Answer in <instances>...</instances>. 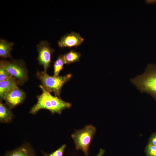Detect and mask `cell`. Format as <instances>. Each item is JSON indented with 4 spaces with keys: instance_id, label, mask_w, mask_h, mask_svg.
Masks as SVG:
<instances>
[{
    "instance_id": "obj_6",
    "label": "cell",
    "mask_w": 156,
    "mask_h": 156,
    "mask_svg": "<svg viewBox=\"0 0 156 156\" xmlns=\"http://www.w3.org/2000/svg\"><path fill=\"white\" fill-rule=\"evenodd\" d=\"M38 53L37 59L39 64L42 65L44 71L47 70L50 66L51 55L54 51L51 48L47 41H42L37 46Z\"/></svg>"
},
{
    "instance_id": "obj_19",
    "label": "cell",
    "mask_w": 156,
    "mask_h": 156,
    "mask_svg": "<svg viewBox=\"0 0 156 156\" xmlns=\"http://www.w3.org/2000/svg\"><path fill=\"white\" fill-rule=\"evenodd\" d=\"M105 152V150L102 148H101L100 149L99 153L96 156H103Z\"/></svg>"
},
{
    "instance_id": "obj_11",
    "label": "cell",
    "mask_w": 156,
    "mask_h": 156,
    "mask_svg": "<svg viewBox=\"0 0 156 156\" xmlns=\"http://www.w3.org/2000/svg\"><path fill=\"white\" fill-rule=\"evenodd\" d=\"M14 44L3 39L0 40V56L3 58H11L10 53Z\"/></svg>"
},
{
    "instance_id": "obj_17",
    "label": "cell",
    "mask_w": 156,
    "mask_h": 156,
    "mask_svg": "<svg viewBox=\"0 0 156 156\" xmlns=\"http://www.w3.org/2000/svg\"><path fill=\"white\" fill-rule=\"evenodd\" d=\"M12 77L9 73L3 67L0 66V81L5 80Z\"/></svg>"
},
{
    "instance_id": "obj_13",
    "label": "cell",
    "mask_w": 156,
    "mask_h": 156,
    "mask_svg": "<svg viewBox=\"0 0 156 156\" xmlns=\"http://www.w3.org/2000/svg\"><path fill=\"white\" fill-rule=\"evenodd\" d=\"M80 57V53L73 50H70V52L63 55L64 59L66 64H69L79 61Z\"/></svg>"
},
{
    "instance_id": "obj_14",
    "label": "cell",
    "mask_w": 156,
    "mask_h": 156,
    "mask_svg": "<svg viewBox=\"0 0 156 156\" xmlns=\"http://www.w3.org/2000/svg\"><path fill=\"white\" fill-rule=\"evenodd\" d=\"M65 64L63 55H60L57 57L53 65L54 76H59L60 71L62 69L64 65Z\"/></svg>"
},
{
    "instance_id": "obj_5",
    "label": "cell",
    "mask_w": 156,
    "mask_h": 156,
    "mask_svg": "<svg viewBox=\"0 0 156 156\" xmlns=\"http://www.w3.org/2000/svg\"><path fill=\"white\" fill-rule=\"evenodd\" d=\"M0 66L4 68L21 85L28 79L27 69L22 61L2 60L0 61Z\"/></svg>"
},
{
    "instance_id": "obj_12",
    "label": "cell",
    "mask_w": 156,
    "mask_h": 156,
    "mask_svg": "<svg viewBox=\"0 0 156 156\" xmlns=\"http://www.w3.org/2000/svg\"><path fill=\"white\" fill-rule=\"evenodd\" d=\"M13 115L10 109L1 102L0 103V121L1 123H8L12 120Z\"/></svg>"
},
{
    "instance_id": "obj_1",
    "label": "cell",
    "mask_w": 156,
    "mask_h": 156,
    "mask_svg": "<svg viewBox=\"0 0 156 156\" xmlns=\"http://www.w3.org/2000/svg\"><path fill=\"white\" fill-rule=\"evenodd\" d=\"M39 87L42 90V93L37 96L38 101L36 104L30 111L29 113L31 114H35L40 109H45L49 111L53 114L55 113L60 114L61 113L63 110L70 108L71 106L70 103L66 102L57 97L52 95L42 85H40Z\"/></svg>"
},
{
    "instance_id": "obj_15",
    "label": "cell",
    "mask_w": 156,
    "mask_h": 156,
    "mask_svg": "<svg viewBox=\"0 0 156 156\" xmlns=\"http://www.w3.org/2000/svg\"><path fill=\"white\" fill-rule=\"evenodd\" d=\"M66 146V144H63L57 150L50 154L47 153L43 151L42 152L44 156H63Z\"/></svg>"
},
{
    "instance_id": "obj_7",
    "label": "cell",
    "mask_w": 156,
    "mask_h": 156,
    "mask_svg": "<svg viewBox=\"0 0 156 156\" xmlns=\"http://www.w3.org/2000/svg\"><path fill=\"white\" fill-rule=\"evenodd\" d=\"M25 97V93L18 88L8 92L5 96L4 100L6 104L10 109L22 103Z\"/></svg>"
},
{
    "instance_id": "obj_4",
    "label": "cell",
    "mask_w": 156,
    "mask_h": 156,
    "mask_svg": "<svg viewBox=\"0 0 156 156\" xmlns=\"http://www.w3.org/2000/svg\"><path fill=\"white\" fill-rule=\"evenodd\" d=\"M96 131V128L91 125H86L82 129L76 130L71 135L76 149L82 150L86 156H88L89 146Z\"/></svg>"
},
{
    "instance_id": "obj_10",
    "label": "cell",
    "mask_w": 156,
    "mask_h": 156,
    "mask_svg": "<svg viewBox=\"0 0 156 156\" xmlns=\"http://www.w3.org/2000/svg\"><path fill=\"white\" fill-rule=\"evenodd\" d=\"M4 156H36L29 144H24L14 150L8 151Z\"/></svg>"
},
{
    "instance_id": "obj_9",
    "label": "cell",
    "mask_w": 156,
    "mask_h": 156,
    "mask_svg": "<svg viewBox=\"0 0 156 156\" xmlns=\"http://www.w3.org/2000/svg\"><path fill=\"white\" fill-rule=\"evenodd\" d=\"M19 84L14 77H11L8 79L0 82V100H5L6 93L13 89L18 88Z\"/></svg>"
},
{
    "instance_id": "obj_18",
    "label": "cell",
    "mask_w": 156,
    "mask_h": 156,
    "mask_svg": "<svg viewBox=\"0 0 156 156\" xmlns=\"http://www.w3.org/2000/svg\"><path fill=\"white\" fill-rule=\"evenodd\" d=\"M148 144L156 146V132L151 135L148 141Z\"/></svg>"
},
{
    "instance_id": "obj_3",
    "label": "cell",
    "mask_w": 156,
    "mask_h": 156,
    "mask_svg": "<svg viewBox=\"0 0 156 156\" xmlns=\"http://www.w3.org/2000/svg\"><path fill=\"white\" fill-rule=\"evenodd\" d=\"M71 74L64 76H51L44 71H38L37 77L40 80L45 89L49 92H53L55 96L60 98V95L63 85L71 77Z\"/></svg>"
},
{
    "instance_id": "obj_2",
    "label": "cell",
    "mask_w": 156,
    "mask_h": 156,
    "mask_svg": "<svg viewBox=\"0 0 156 156\" xmlns=\"http://www.w3.org/2000/svg\"><path fill=\"white\" fill-rule=\"evenodd\" d=\"M131 82L141 93L150 94L156 101V65L148 64L142 74L131 78Z\"/></svg>"
},
{
    "instance_id": "obj_8",
    "label": "cell",
    "mask_w": 156,
    "mask_h": 156,
    "mask_svg": "<svg viewBox=\"0 0 156 156\" xmlns=\"http://www.w3.org/2000/svg\"><path fill=\"white\" fill-rule=\"evenodd\" d=\"M84 40L79 34L72 31L62 37L58 44L61 48L77 47L81 45Z\"/></svg>"
},
{
    "instance_id": "obj_16",
    "label": "cell",
    "mask_w": 156,
    "mask_h": 156,
    "mask_svg": "<svg viewBox=\"0 0 156 156\" xmlns=\"http://www.w3.org/2000/svg\"><path fill=\"white\" fill-rule=\"evenodd\" d=\"M144 151L146 156H156V146L147 144Z\"/></svg>"
}]
</instances>
